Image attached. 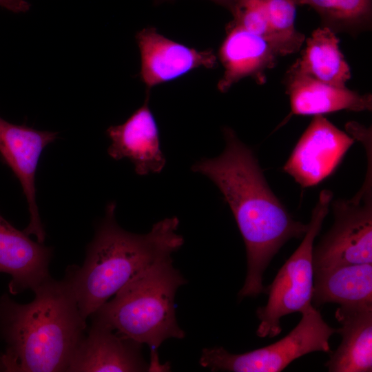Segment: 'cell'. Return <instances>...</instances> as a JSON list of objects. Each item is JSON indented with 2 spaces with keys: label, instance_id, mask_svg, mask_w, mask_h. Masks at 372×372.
Segmentation results:
<instances>
[{
  "label": "cell",
  "instance_id": "52a82bcc",
  "mask_svg": "<svg viewBox=\"0 0 372 372\" xmlns=\"http://www.w3.org/2000/svg\"><path fill=\"white\" fill-rule=\"evenodd\" d=\"M302 318L291 331L270 345L240 354L222 347L205 348L200 365L211 371L279 372L300 357L316 351L329 353V338L335 329L328 325L312 305L301 312Z\"/></svg>",
  "mask_w": 372,
  "mask_h": 372
},
{
  "label": "cell",
  "instance_id": "ffe728a7",
  "mask_svg": "<svg viewBox=\"0 0 372 372\" xmlns=\"http://www.w3.org/2000/svg\"><path fill=\"white\" fill-rule=\"evenodd\" d=\"M271 32V45L278 56L297 52L304 35L295 28L296 4L293 0H264Z\"/></svg>",
  "mask_w": 372,
  "mask_h": 372
},
{
  "label": "cell",
  "instance_id": "277c9868",
  "mask_svg": "<svg viewBox=\"0 0 372 372\" xmlns=\"http://www.w3.org/2000/svg\"><path fill=\"white\" fill-rule=\"evenodd\" d=\"M185 283L169 257L127 283L90 317L123 337L148 345L150 371H168V365L160 363L157 350L168 338L185 337L176 321L174 298Z\"/></svg>",
  "mask_w": 372,
  "mask_h": 372
},
{
  "label": "cell",
  "instance_id": "8fae6325",
  "mask_svg": "<svg viewBox=\"0 0 372 372\" xmlns=\"http://www.w3.org/2000/svg\"><path fill=\"white\" fill-rule=\"evenodd\" d=\"M141 345L92 319L70 362L69 372L150 371Z\"/></svg>",
  "mask_w": 372,
  "mask_h": 372
},
{
  "label": "cell",
  "instance_id": "9c48e42d",
  "mask_svg": "<svg viewBox=\"0 0 372 372\" xmlns=\"http://www.w3.org/2000/svg\"><path fill=\"white\" fill-rule=\"evenodd\" d=\"M57 132L10 123L0 117V155L19 180L26 198L30 223L23 231L45 240L36 200L35 174L43 150L57 138Z\"/></svg>",
  "mask_w": 372,
  "mask_h": 372
},
{
  "label": "cell",
  "instance_id": "44dd1931",
  "mask_svg": "<svg viewBox=\"0 0 372 372\" xmlns=\"http://www.w3.org/2000/svg\"><path fill=\"white\" fill-rule=\"evenodd\" d=\"M230 11L234 16L231 23L262 37L272 47L271 32L264 0H234Z\"/></svg>",
  "mask_w": 372,
  "mask_h": 372
},
{
  "label": "cell",
  "instance_id": "ac0fdd59",
  "mask_svg": "<svg viewBox=\"0 0 372 372\" xmlns=\"http://www.w3.org/2000/svg\"><path fill=\"white\" fill-rule=\"evenodd\" d=\"M335 32L327 26L315 30L306 40L301 56L292 65L300 72L338 87H346L351 73L339 48Z\"/></svg>",
  "mask_w": 372,
  "mask_h": 372
},
{
  "label": "cell",
  "instance_id": "9a60e30c",
  "mask_svg": "<svg viewBox=\"0 0 372 372\" xmlns=\"http://www.w3.org/2000/svg\"><path fill=\"white\" fill-rule=\"evenodd\" d=\"M286 80L293 114L323 115L342 110L371 111V94H360L347 87L324 83L300 72L292 65L287 73Z\"/></svg>",
  "mask_w": 372,
  "mask_h": 372
},
{
  "label": "cell",
  "instance_id": "4fadbf2b",
  "mask_svg": "<svg viewBox=\"0 0 372 372\" xmlns=\"http://www.w3.org/2000/svg\"><path fill=\"white\" fill-rule=\"evenodd\" d=\"M52 248L32 240L0 214V273L11 276L9 291L18 294L32 291L50 277L49 265Z\"/></svg>",
  "mask_w": 372,
  "mask_h": 372
},
{
  "label": "cell",
  "instance_id": "ba28073f",
  "mask_svg": "<svg viewBox=\"0 0 372 372\" xmlns=\"http://www.w3.org/2000/svg\"><path fill=\"white\" fill-rule=\"evenodd\" d=\"M355 141L323 115H316L282 169L302 187L316 186L334 172Z\"/></svg>",
  "mask_w": 372,
  "mask_h": 372
},
{
  "label": "cell",
  "instance_id": "603a6c76",
  "mask_svg": "<svg viewBox=\"0 0 372 372\" xmlns=\"http://www.w3.org/2000/svg\"><path fill=\"white\" fill-rule=\"evenodd\" d=\"M227 8H228L229 10H231L234 0H211Z\"/></svg>",
  "mask_w": 372,
  "mask_h": 372
},
{
  "label": "cell",
  "instance_id": "cb8c5ba5",
  "mask_svg": "<svg viewBox=\"0 0 372 372\" xmlns=\"http://www.w3.org/2000/svg\"><path fill=\"white\" fill-rule=\"evenodd\" d=\"M0 371H5V369H4V366L2 362L1 355H0Z\"/></svg>",
  "mask_w": 372,
  "mask_h": 372
},
{
  "label": "cell",
  "instance_id": "7a4b0ae2",
  "mask_svg": "<svg viewBox=\"0 0 372 372\" xmlns=\"http://www.w3.org/2000/svg\"><path fill=\"white\" fill-rule=\"evenodd\" d=\"M34 298L19 304L0 298L1 355L5 371H67L87 331L72 288L64 278H48L33 290Z\"/></svg>",
  "mask_w": 372,
  "mask_h": 372
},
{
  "label": "cell",
  "instance_id": "e0dca14e",
  "mask_svg": "<svg viewBox=\"0 0 372 372\" xmlns=\"http://www.w3.org/2000/svg\"><path fill=\"white\" fill-rule=\"evenodd\" d=\"M311 302L320 307L372 306V263L349 264L314 271Z\"/></svg>",
  "mask_w": 372,
  "mask_h": 372
},
{
  "label": "cell",
  "instance_id": "5bb4252c",
  "mask_svg": "<svg viewBox=\"0 0 372 372\" xmlns=\"http://www.w3.org/2000/svg\"><path fill=\"white\" fill-rule=\"evenodd\" d=\"M226 37L219 51V59L225 71L217 87L227 92L243 78L250 76L258 84L266 81V71L273 68L278 55L262 37L229 23Z\"/></svg>",
  "mask_w": 372,
  "mask_h": 372
},
{
  "label": "cell",
  "instance_id": "8992f818",
  "mask_svg": "<svg viewBox=\"0 0 372 372\" xmlns=\"http://www.w3.org/2000/svg\"><path fill=\"white\" fill-rule=\"evenodd\" d=\"M362 143L367 158L364 181L352 198L331 201L334 223L313 247L314 271L372 263V141Z\"/></svg>",
  "mask_w": 372,
  "mask_h": 372
},
{
  "label": "cell",
  "instance_id": "3957f363",
  "mask_svg": "<svg viewBox=\"0 0 372 372\" xmlns=\"http://www.w3.org/2000/svg\"><path fill=\"white\" fill-rule=\"evenodd\" d=\"M116 203L107 205L94 238L87 245L82 266H68L65 277L79 309L87 320L127 283L156 262L172 257L183 245L176 233L177 217L154 224L147 234L125 231L115 218Z\"/></svg>",
  "mask_w": 372,
  "mask_h": 372
},
{
  "label": "cell",
  "instance_id": "7402d4cb",
  "mask_svg": "<svg viewBox=\"0 0 372 372\" xmlns=\"http://www.w3.org/2000/svg\"><path fill=\"white\" fill-rule=\"evenodd\" d=\"M0 6L16 13L25 12L30 8L26 0H0Z\"/></svg>",
  "mask_w": 372,
  "mask_h": 372
},
{
  "label": "cell",
  "instance_id": "2e32d148",
  "mask_svg": "<svg viewBox=\"0 0 372 372\" xmlns=\"http://www.w3.org/2000/svg\"><path fill=\"white\" fill-rule=\"evenodd\" d=\"M335 317L341 324L335 332L342 341L329 353L325 366L330 372L372 371V306L340 307Z\"/></svg>",
  "mask_w": 372,
  "mask_h": 372
},
{
  "label": "cell",
  "instance_id": "7c38bea8",
  "mask_svg": "<svg viewBox=\"0 0 372 372\" xmlns=\"http://www.w3.org/2000/svg\"><path fill=\"white\" fill-rule=\"evenodd\" d=\"M111 140L108 154L115 160L129 159L139 176L161 172L166 163L161 149L159 131L149 107V94L144 104L123 124L106 131Z\"/></svg>",
  "mask_w": 372,
  "mask_h": 372
},
{
  "label": "cell",
  "instance_id": "d4e9b609",
  "mask_svg": "<svg viewBox=\"0 0 372 372\" xmlns=\"http://www.w3.org/2000/svg\"><path fill=\"white\" fill-rule=\"evenodd\" d=\"M294 1V0H293Z\"/></svg>",
  "mask_w": 372,
  "mask_h": 372
},
{
  "label": "cell",
  "instance_id": "6da1fadb",
  "mask_svg": "<svg viewBox=\"0 0 372 372\" xmlns=\"http://www.w3.org/2000/svg\"><path fill=\"white\" fill-rule=\"evenodd\" d=\"M224 151L203 158L192 167L209 178L229 206L242 236L247 271L238 297H255L265 292L262 276L273 257L291 238H301L308 224L293 218L270 189L251 149L236 132L225 127Z\"/></svg>",
  "mask_w": 372,
  "mask_h": 372
},
{
  "label": "cell",
  "instance_id": "d6986e66",
  "mask_svg": "<svg viewBox=\"0 0 372 372\" xmlns=\"http://www.w3.org/2000/svg\"><path fill=\"white\" fill-rule=\"evenodd\" d=\"M307 5L320 15L331 30H353L369 23L371 0H294ZM335 32V31H334Z\"/></svg>",
  "mask_w": 372,
  "mask_h": 372
},
{
  "label": "cell",
  "instance_id": "5b68a950",
  "mask_svg": "<svg viewBox=\"0 0 372 372\" xmlns=\"http://www.w3.org/2000/svg\"><path fill=\"white\" fill-rule=\"evenodd\" d=\"M332 199L331 190L321 191L301 244L265 289V293L269 296L267 302L256 311L260 320L256 330L258 337L278 335L282 331L280 322L282 317L295 312L301 313L312 306L313 242L329 212Z\"/></svg>",
  "mask_w": 372,
  "mask_h": 372
},
{
  "label": "cell",
  "instance_id": "30bf717a",
  "mask_svg": "<svg viewBox=\"0 0 372 372\" xmlns=\"http://www.w3.org/2000/svg\"><path fill=\"white\" fill-rule=\"evenodd\" d=\"M136 39L141 59L140 76L148 92L194 70L211 69L217 63L213 50L189 48L165 37L152 27L138 32Z\"/></svg>",
  "mask_w": 372,
  "mask_h": 372
}]
</instances>
